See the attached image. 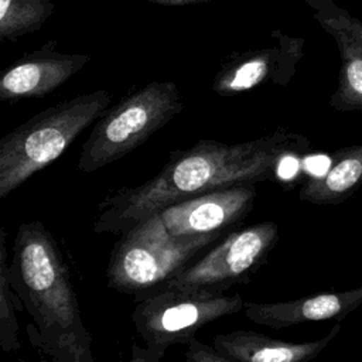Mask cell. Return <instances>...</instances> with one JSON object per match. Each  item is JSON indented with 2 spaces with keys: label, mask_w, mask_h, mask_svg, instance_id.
I'll use <instances>...</instances> for the list:
<instances>
[{
  "label": "cell",
  "mask_w": 362,
  "mask_h": 362,
  "mask_svg": "<svg viewBox=\"0 0 362 362\" xmlns=\"http://www.w3.org/2000/svg\"><path fill=\"white\" fill-rule=\"evenodd\" d=\"M361 185L362 144H355L335 150L329 158L328 168L303 182L298 198L314 205H338Z\"/></svg>",
  "instance_id": "5bb4252c"
},
{
  "label": "cell",
  "mask_w": 362,
  "mask_h": 362,
  "mask_svg": "<svg viewBox=\"0 0 362 362\" xmlns=\"http://www.w3.org/2000/svg\"><path fill=\"white\" fill-rule=\"evenodd\" d=\"M239 294L161 287L139 301L132 313L146 348L133 345L132 361H158L171 345L187 344L204 325L243 310Z\"/></svg>",
  "instance_id": "8992f818"
},
{
  "label": "cell",
  "mask_w": 362,
  "mask_h": 362,
  "mask_svg": "<svg viewBox=\"0 0 362 362\" xmlns=\"http://www.w3.org/2000/svg\"><path fill=\"white\" fill-rule=\"evenodd\" d=\"M222 236L223 232L192 238L173 236L160 215L154 214L123 232L115 243L106 269L107 287L123 294L156 291Z\"/></svg>",
  "instance_id": "277c9868"
},
{
  "label": "cell",
  "mask_w": 362,
  "mask_h": 362,
  "mask_svg": "<svg viewBox=\"0 0 362 362\" xmlns=\"http://www.w3.org/2000/svg\"><path fill=\"white\" fill-rule=\"evenodd\" d=\"M361 304L362 286L346 291H322L283 303L246 301L243 311L252 322L280 329L313 321H339Z\"/></svg>",
  "instance_id": "7c38bea8"
},
{
  "label": "cell",
  "mask_w": 362,
  "mask_h": 362,
  "mask_svg": "<svg viewBox=\"0 0 362 362\" xmlns=\"http://www.w3.org/2000/svg\"><path fill=\"white\" fill-rule=\"evenodd\" d=\"M109 92L98 89L34 115L0 140V198L45 168L107 109Z\"/></svg>",
  "instance_id": "3957f363"
},
{
  "label": "cell",
  "mask_w": 362,
  "mask_h": 362,
  "mask_svg": "<svg viewBox=\"0 0 362 362\" xmlns=\"http://www.w3.org/2000/svg\"><path fill=\"white\" fill-rule=\"evenodd\" d=\"M88 54H64L49 40L8 65L0 78V100L42 98L65 83L88 62Z\"/></svg>",
  "instance_id": "8fae6325"
},
{
  "label": "cell",
  "mask_w": 362,
  "mask_h": 362,
  "mask_svg": "<svg viewBox=\"0 0 362 362\" xmlns=\"http://www.w3.org/2000/svg\"><path fill=\"white\" fill-rule=\"evenodd\" d=\"M277 240L279 226L270 221L233 230L163 287L226 291L233 284L247 283Z\"/></svg>",
  "instance_id": "52a82bcc"
},
{
  "label": "cell",
  "mask_w": 362,
  "mask_h": 362,
  "mask_svg": "<svg viewBox=\"0 0 362 362\" xmlns=\"http://www.w3.org/2000/svg\"><path fill=\"white\" fill-rule=\"evenodd\" d=\"M8 280L33 324L30 342L55 362H93L92 335L59 246L41 221L18 226L8 260Z\"/></svg>",
  "instance_id": "7a4b0ae2"
},
{
  "label": "cell",
  "mask_w": 362,
  "mask_h": 362,
  "mask_svg": "<svg viewBox=\"0 0 362 362\" xmlns=\"http://www.w3.org/2000/svg\"><path fill=\"white\" fill-rule=\"evenodd\" d=\"M339 329L341 324L337 322L322 338L307 342H290L255 331L235 329L215 335L212 344L229 362H305L318 356Z\"/></svg>",
  "instance_id": "4fadbf2b"
},
{
  "label": "cell",
  "mask_w": 362,
  "mask_h": 362,
  "mask_svg": "<svg viewBox=\"0 0 362 362\" xmlns=\"http://www.w3.org/2000/svg\"><path fill=\"white\" fill-rule=\"evenodd\" d=\"M184 109L173 81H153L122 98L95 122L82 144L78 168L95 173L140 147Z\"/></svg>",
  "instance_id": "5b68a950"
},
{
  "label": "cell",
  "mask_w": 362,
  "mask_h": 362,
  "mask_svg": "<svg viewBox=\"0 0 362 362\" xmlns=\"http://www.w3.org/2000/svg\"><path fill=\"white\" fill-rule=\"evenodd\" d=\"M310 148L307 136L286 127L238 144L199 140L173 151L165 165L147 181L106 195L99 202L93 232L122 235L180 201L223 187L273 180L284 161L301 158Z\"/></svg>",
  "instance_id": "6da1fadb"
},
{
  "label": "cell",
  "mask_w": 362,
  "mask_h": 362,
  "mask_svg": "<svg viewBox=\"0 0 362 362\" xmlns=\"http://www.w3.org/2000/svg\"><path fill=\"white\" fill-rule=\"evenodd\" d=\"M54 11L52 0H0V40L17 41L38 31Z\"/></svg>",
  "instance_id": "9a60e30c"
},
{
  "label": "cell",
  "mask_w": 362,
  "mask_h": 362,
  "mask_svg": "<svg viewBox=\"0 0 362 362\" xmlns=\"http://www.w3.org/2000/svg\"><path fill=\"white\" fill-rule=\"evenodd\" d=\"M274 45L232 54L216 72L212 90L223 98L250 92L262 85L286 86L304 57L305 41L273 30Z\"/></svg>",
  "instance_id": "ba28073f"
},
{
  "label": "cell",
  "mask_w": 362,
  "mask_h": 362,
  "mask_svg": "<svg viewBox=\"0 0 362 362\" xmlns=\"http://www.w3.org/2000/svg\"><path fill=\"white\" fill-rule=\"evenodd\" d=\"M256 192V184H236L180 201L157 214L173 236L192 238L225 232L249 215Z\"/></svg>",
  "instance_id": "9c48e42d"
},
{
  "label": "cell",
  "mask_w": 362,
  "mask_h": 362,
  "mask_svg": "<svg viewBox=\"0 0 362 362\" xmlns=\"http://www.w3.org/2000/svg\"><path fill=\"white\" fill-rule=\"evenodd\" d=\"M161 6H191V4H198V3H206L211 0H144Z\"/></svg>",
  "instance_id": "ac0fdd59"
},
{
  "label": "cell",
  "mask_w": 362,
  "mask_h": 362,
  "mask_svg": "<svg viewBox=\"0 0 362 362\" xmlns=\"http://www.w3.org/2000/svg\"><path fill=\"white\" fill-rule=\"evenodd\" d=\"M8 252L6 246V229H0V346L6 354L20 349L18 322L16 310L23 311L24 305L8 280Z\"/></svg>",
  "instance_id": "2e32d148"
},
{
  "label": "cell",
  "mask_w": 362,
  "mask_h": 362,
  "mask_svg": "<svg viewBox=\"0 0 362 362\" xmlns=\"http://www.w3.org/2000/svg\"><path fill=\"white\" fill-rule=\"evenodd\" d=\"M185 361L187 362H229L225 355H222L215 346L198 341L195 337L187 344Z\"/></svg>",
  "instance_id": "e0dca14e"
},
{
  "label": "cell",
  "mask_w": 362,
  "mask_h": 362,
  "mask_svg": "<svg viewBox=\"0 0 362 362\" xmlns=\"http://www.w3.org/2000/svg\"><path fill=\"white\" fill-rule=\"evenodd\" d=\"M305 4L339 51L338 86L329 106L337 112L362 110V21L335 0H305Z\"/></svg>",
  "instance_id": "30bf717a"
}]
</instances>
